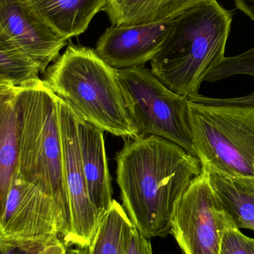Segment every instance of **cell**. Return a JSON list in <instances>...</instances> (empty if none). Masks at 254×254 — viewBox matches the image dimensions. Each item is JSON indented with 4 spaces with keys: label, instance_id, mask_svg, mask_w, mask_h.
<instances>
[{
    "label": "cell",
    "instance_id": "cell-1",
    "mask_svg": "<svg viewBox=\"0 0 254 254\" xmlns=\"http://www.w3.org/2000/svg\"><path fill=\"white\" fill-rule=\"evenodd\" d=\"M116 161L122 207L131 222L147 238L168 236L177 201L202 171L199 159L167 139L139 134L125 141Z\"/></svg>",
    "mask_w": 254,
    "mask_h": 254
},
{
    "label": "cell",
    "instance_id": "cell-2",
    "mask_svg": "<svg viewBox=\"0 0 254 254\" xmlns=\"http://www.w3.org/2000/svg\"><path fill=\"white\" fill-rule=\"evenodd\" d=\"M233 13L207 0L173 20L151 69L170 90L189 99L199 94L209 71L225 58Z\"/></svg>",
    "mask_w": 254,
    "mask_h": 254
},
{
    "label": "cell",
    "instance_id": "cell-3",
    "mask_svg": "<svg viewBox=\"0 0 254 254\" xmlns=\"http://www.w3.org/2000/svg\"><path fill=\"white\" fill-rule=\"evenodd\" d=\"M43 82L82 119L118 137L138 135L119 83L118 69L95 50L70 43L44 73Z\"/></svg>",
    "mask_w": 254,
    "mask_h": 254
},
{
    "label": "cell",
    "instance_id": "cell-4",
    "mask_svg": "<svg viewBox=\"0 0 254 254\" xmlns=\"http://www.w3.org/2000/svg\"><path fill=\"white\" fill-rule=\"evenodd\" d=\"M17 110L20 141L16 173L52 197L64 241L71 231V213L63 170L59 98L41 80L17 88Z\"/></svg>",
    "mask_w": 254,
    "mask_h": 254
},
{
    "label": "cell",
    "instance_id": "cell-5",
    "mask_svg": "<svg viewBox=\"0 0 254 254\" xmlns=\"http://www.w3.org/2000/svg\"><path fill=\"white\" fill-rule=\"evenodd\" d=\"M194 154L202 167L254 185V104L189 98Z\"/></svg>",
    "mask_w": 254,
    "mask_h": 254
},
{
    "label": "cell",
    "instance_id": "cell-6",
    "mask_svg": "<svg viewBox=\"0 0 254 254\" xmlns=\"http://www.w3.org/2000/svg\"><path fill=\"white\" fill-rule=\"evenodd\" d=\"M118 75L138 135L163 137L195 155L189 99L170 90L144 65L118 69Z\"/></svg>",
    "mask_w": 254,
    "mask_h": 254
},
{
    "label": "cell",
    "instance_id": "cell-7",
    "mask_svg": "<svg viewBox=\"0 0 254 254\" xmlns=\"http://www.w3.org/2000/svg\"><path fill=\"white\" fill-rule=\"evenodd\" d=\"M231 227L202 167L176 204L170 234L183 254H220L224 234Z\"/></svg>",
    "mask_w": 254,
    "mask_h": 254
},
{
    "label": "cell",
    "instance_id": "cell-8",
    "mask_svg": "<svg viewBox=\"0 0 254 254\" xmlns=\"http://www.w3.org/2000/svg\"><path fill=\"white\" fill-rule=\"evenodd\" d=\"M59 121L64 182L70 201L71 231L67 247L88 249L101 223V215L91 201L84 173L78 134L77 114L59 98Z\"/></svg>",
    "mask_w": 254,
    "mask_h": 254
},
{
    "label": "cell",
    "instance_id": "cell-9",
    "mask_svg": "<svg viewBox=\"0 0 254 254\" xmlns=\"http://www.w3.org/2000/svg\"><path fill=\"white\" fill-rule=\"evenodd\" d=\"M59 237L52 197L16 173L0 210V240L49 243Z\"/></svg>",
    "mask_w": 254,
    "mask_h": 254
},
{
    "label": "cell",
    "instance_id": "cell-10",
    "mask_svg": "<svg viewBox=\"0 0 254 254\" xmlns=\"http://www.w3.org/2000/svg\"><path fill=\"white\" fill-rule=\"evenodd\" d=\"M0 39L13 43L37 61L44 72L68 41L30 0H0Z\"/></svg>",
    "mask_w": 254,
    "mask_h": 254
},
{
    "label": "cell",
    "instance_id": "cell-11",
    "mask_svg": "<svg viewBox=\"0 0 254 254\" xmlns=\"http://www.w3.org/2000/svg\"><path fill=\"white\" fill-rule=\"evenodd\" d=\"M173 20L148 25H111L98 39L95 52L116 69L144 65L161 51Z\"/></svg>",
    "mask_w": 254,
    "mask_h": 254
},
{
    "label": "cell",
    "instance_id": "cell-12",
    "mask_svg": "<svg viewBox=\"0 0 254 254\" xmlns=\"http://www.w3.org/2000/svg\"><path fill=\"white\" fill-rule=\"evenodd\" d=\"M77 122L81 155L88 192L91 201L103 217L114 200L104 131L78 114Z\"/></svg>",
    "mask_w": 254,
    "mask_h": 254
},
{
    "label": "cell",
    "instance_id": "cell-13",
    "mask_svg": "<svg viewBox=\"0 0 254 254\" xmlns=\"http://www.w3.org/2000/svg\"><path fill=\"white\" fill-rule=\"evenodd\" d=\"M207 0H106L103 11L112 25L169 22Z\"/></svg>",
    "mask_w": 254,
    "mask_h": 254
},
{
    "label": "cell",
    "instance_id": "cell-14",
    "mask_svg": "<svg viewBox=\"0 0 254 254\" xmlns=\"http://www.w3.org/2000/svg\"><path fill=\"white\" fill-rule=\"evenodd\" d=\"M19 141L17 88L0 85V210L17 172Z\"/></svg>",
    "mask_w": 254,
    "mask_h": 254
},
{
    "label": "cell",
    "instance_id": "cell-15",
    "mask_svg": "<svg viewBox=\"0 0 254 254\" xmlns=\"http://www.w3.org/2000/svg\"><path fill=\"white\" fill-rule=\"evenodd\" d=\"M40 14L70 40L85 32L106 0H30Z\"/></svg>",
    "mask_w": 254,
    "mask_h": 254
},
{
    "label": "cell",
    "instance_id": "cell-16",
    "mask_svg": "<svg viewBox=\"0 0 254 254\" xmlns=\"http://www.w3.org/2000/svg\"><path fill=\"white\" fill-rule=\"evenodd\" d=\"M207 171L212 188L234 226L254 231V185Z\"/></svg>",
    "mask_w": 254,
    "mask_h": 254
},
{
    "label": "cell",
    "instance_id": "cell-17",
    "mask_svg": "<svg viewBox=\"0 0 254 254\" xmlns=\"http://www.w3.org/2000/svg\"><path fill=\"white\" fill-rule=\"evenodd\" d=\"M134 227L122 204L113 200L88 248L89 254H125L127 243Z\"/></svg>",
    "mask_w": 254,
    "mask_h": 254
},
{
    "label": "cell",
    "instance_id": "cell-18",
    "mask_svg": "<svg viewBox=\"0 0 254 254\" xmlns=\"http://www.w3.org/2000/svg\"><path fill=\"white\" fill-rule=\"evenodd\" d=\"M41 65L7 40L0 39V85L21 88L41 80Z\"/></svg>",
    "mask_w": 254,
    "mask_h": 254
},
{
    "label": "cell",
    "instance_id": "cell-19",
    "mask_svg": "<svg viewBox=\"0 0 254 254\" xmlns=\"http://www.w3.org/2000/svg\"><path fill=\"white\" fill-rule=\"evenodd\" d=\"M238 75L254 77V47L236 56H225L209 71L204 82L214 83Z\"/></svg>",
    "mask_w": 254,
    "mask_h": 254
},
{
    "label": "cell",
    "instance_id": "cell-20",
    "mask_svg": "<svg viewBox=\"0 0 254 254\" xmlns=\"http://www.w3.org/2000/svg\"><path fill=\"white\" fill-rule=\"evenodd\" d=\"M67 249L61 238L49 243L0 240V254H66Z\"/></svg>",
    "mask_w": 254,
    "mask_h": 254
},
{
    "label": "cell",
    "instance_id": "cell-21",
    "mask_svg": "<svg viewBox=\"0 0 254 254\" xmlns=\"http://www.w3.org/2000/svg\"><path fill=\"white\" fill-rule=\"evenodd\" d=\"M220 254H254V239L231 227L224 234Z\"/></svg>",
    "mask_w": 254,
    "mask_h": 254
},
{
    "label": "cell",
    "instance_id": "cell-22",
    "mask_svg": "<svg viewBox=\"0 0 254 254\" xmlns=\"http://www.w3.org/2000/svg\"><path fill=\"white\" fill-rule=\"evenodd\" d=\"M125 254H154L149 239L135 228L131 230Z\"/></svg>",
    "mask_w": 254,
    "mask_h": 254
},
{
    "label": "cell",
    "instance_id": "cell-23",
    "mask_svg": "<svg viewBox=\"0 0 254 254\" xmlns=\"http://www.w3.org/2000/svg\"><path fill=\"white\" fill-rule=\"evenodd\" d=\"M236 7L254 21V0H234Z\"/></svg>",
    "mask_w": 254,
    "mask_h": 254
},
{
    "label": "cell",
    "instance_id": "cell-24",
    "mask_svg": "<svg viewBox=\"0 0 254 254\" xmlns=\"http://www.w3.org/2000/svg\"><path fill=\"white\" fill-rule=\"evenodd\" d=\"M66 254H89L88 249H81L76 247V249H67Z\"/></svg>",
    "mask_w": 254,
    "mask_h": 254
},
{
    "label": "cell",
    "instance_id": "cell-25",
    "mask_svg": "<svg viewBox=\"0 0 254 254\" xmlns=\"http://www.w3.org/2000/svg\"><path fill=\"white\" fill-rule=\"evenodd\" d=\"M249 102H250L251 104H254V92H252V93L249 94Z\"/></svg>",
    "mask_w": 254,
    "mask_h": 254
}]
</instances>
